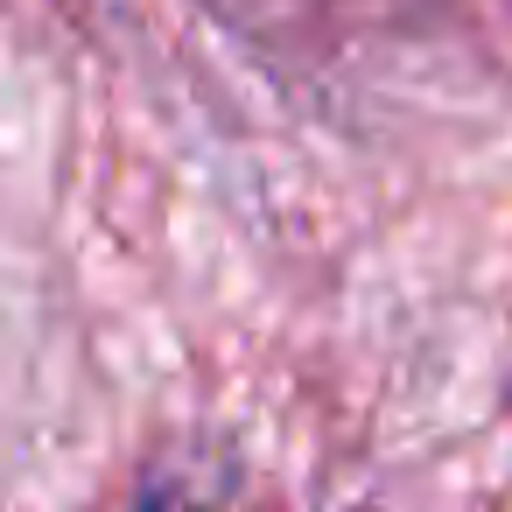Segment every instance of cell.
I'll return each mask as SVG.
<instances>
[{
	"mask_svg": "<svg viewBox=\"0 0 512 512\" xmlns=\"http://www.w3.org/2000/svg\"><path fill=\"white\" fill-rule=\"evenodd\" d=\"M141 512H190V505H183V498H169V491H155V498H148Z\"/></svg>",
	"mask_w": 512,
	"mask_h": 512,
	"instance_id": "cell-1",
	"label": "cell"
}]
</instances>
